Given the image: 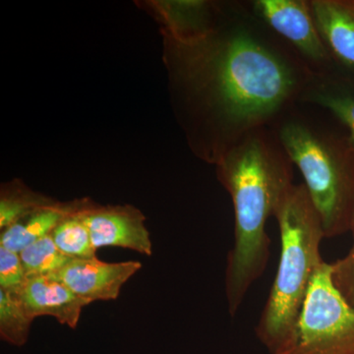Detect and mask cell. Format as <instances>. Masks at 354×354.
<instances>
[{
  "label": "cell",
  "instance_id": "1",
  "mask_svg": "<svg viewBox=\"0 0 354 354\" xmlns=\"http://www.w3.org/2000/svg\"><path fill=\"white\" fill-rule=\"evenodd\" d=\"M183 44V73L211 115L218 160L249 133L272 127L293 108L312 73L244 4L221 30Z\"/></svg>",
  "mask_w": 354,
  "mask_h": 354
},
{
  "label": "cell",
  "instance_id": "2",
  "mask_svg": "<svg viewBox=\"0 0 354 354\" xmlns=\"http://www.w3.org/2000/svg\"><path fill=\"white\" fill-rule=\"evenodd\" d=\"M234 208V241L227 256L225 295L235 316L267 267L268 218L293 185L292 162L272 127L249 133L216 162Z\"/></svg>",
  "mask_w": 354,
  "mask_h": 354
},
{
  "label": "cell",
  "instance_id": "3",
  "mask_svg": "<svg viewBox=\"0 0 354 354\" xmlns=\"http://www.w3.org/2000/svg\"><path fill=\"white\" fill-rule=\"evenodd\" d=\"M295 104L274 125L304 178L325 239L351 232L354 216V147L346 129L298 113Z\"/></svg>",
  "mask_w": 354,
  "mask_h": 354
},
{
  "label": "cell",
  "instance_id": "4",
  "mask_svg": "<svg viewBox=\"0 0 354 354\" xmlns=\"http://www.w3.org/2000/svg\"><path fill=\"white\" fill-rule=\"evenodd\" d=\"M274 218L281 234V256L276 278L256 335L274 353L297 322L312 277L324 260L322 223L304 184H293L279 205Z\"/></svg>",
  "mask_w": 354,
  "mask_h": 354
},
{
  "label": "cell",
  "instance_id": "5",
  "mask_svg": "<svg viewBox=\"0 0 354 354\" xmlns=\"http://www.w3.org/2000/svg\"><path fill=\"white\" fill-rule=\"evenodd\" d=\"M333 264L319 266L292 330L272 354H354V307L337 288Z\"/></svg>",
  "mask_w": 354,
  "mask_h": 354
},
{
  "label": "cell",
  "instance_id": "6",
  "mask_svg": "<svg viewBox=\"0 0 354 354\" xmlns=\"http://www.w3.org/2000/svg\"><path fill=\"white\" fill-rule=\"evenodd\" d=\"M249 6L258 18L295 50L312 71L334 66V60L317 29L310 1L255 0Z\"/></svg>",
  "mask_w": 354,
  "mask_h": 354
},
{
  "label": "cell",
  "instance_id": "7",
  "mask_svg": "<svg viewBox=\"0 0 354 354\" xmlns=\"http://www.w3.org/2000/svg\"><path fill=\"white\" fill-rule=\"evenodd\" d=\"M141 268L138 261L109 263L94 257L71 260L48 277L59 279L76 295L93 304L118 299L122 286Z\"/></svg>",
  "mask_w": 354,
  "mask_h": 354
},
{
  "label": "cell",
  "instance_id": "8",
  "mask_svg": "<svg viewBox=\"0 0 354 354\" xmlns=\"http://www.w3.org/2000/svg\"><path fill=\"white\" fill-rule=\"evenodd\" d=\"M81 215L95 248L121 247L152 256L153 243L145 216L131 206L83 207Z\"/></svg>",
  "mask_w": 354,
  "mask_h": 354
},
{
  "label": "cell",
  "instance_id": "9",
  "mask_svg": "<svg viewBox=\"0 0 354 354\" xmlns=\"http://www.w3.org/2000/svg\"><path fill=\"white\" fill-rule=\"evenodd\" d=\"M297 104L329 111L348 132L354 147V72L337 65L312 71Z\"/></svg>",
  "mask_w": 354,
  "mask_h": 354
},
{
  "label": "cell",
  "instance_id": "10",
  "mask_svg": "<svg viewBox=\"0 0 354 354\" xmlns=\"http://www.w3.org/2000/svg\"><path fill=\"white\" fill-rule=\"evenodd\" d=\"M16 295L34 320L37 317L51 316L72 330L78 326L84 307L91 304L59 279L48 276L28 278L24 288Z\"/></svg>",
  "mask_w": 354,
  "mask_h": 354
},
{
  "label": "cell",
  "instance_id": "11",
  "mask_svg": "<svg viewBox=\"0 0 354 354\" xmlns=\"http://www.w3.org/2000/svg\"><path fill=\"white\" fill-rule=\"evenodd\" d=\"M310 7L335 64L354 72V0H312Z\"/></svg>",
  "mask_w": 354,
  "mask_h": 354
},
{
  "label": "cell",
  "instance_id": "12",
  "mask_svg": "<svg viewBox=\"0 0 354 354\" xmlns=\"http://www.w3.org/2000/svg\"><path fill=\"white\" fill-rule=\"evenodd\" d=\"M80 208L76 206H62L55 203L37 209L34 213L1 230L0 246L13 252L20 253L26 247L50 235L60 221Z\"/></svg>",
  "mask_w": 354,
  "mask_h": 354
},
{
  "label": "cell",
  "instance_id": "13",
  "mask_svg": "<svg viewBox=\"0 0 354 354\" xmlns=\"http://www.w3.org/2000/svg\"><path fill=\"white\" fill-rule=\"evenodd\" d=\"M82 209L65 216L50 234L60 252L72 260L97 257V249L81 215Z\"/></svg>",
  "mask_w": 354,
  "mask_h": 354
},
{
  "label": "cell",
  "instance_id": "14",
  "mask_svg": "<svg viewBox=\"0 0 354 354\" xmlns=\"http://www.w3.org/2000/svg\"><path fill=\"white\" fill-rule=\"evenodd\" d=\"M34 319L29 316L19 298L0 290V337L13 346H24L29 341Z\"/></svg>",
  "mask_w": 354,
  "mask_h": 354
},
{
  "label": "cell",
  "instance_id": "15",
  "mask_svg": "<svg viewBox=\"0 0 354 354\" xmlns=\"http://www.w3.org/2000/svg\"><path fill=\"white\" fill-rule=\"evenodd\" d=\"M19 254L28 278L53 276L72 260L60 252L50 235L26 247Z\"/></svg>",
  "mask_w": 354,
  "mask_h": 354
},
{
  "label": "cell",
  "instance_id": "16",
  "mask_svg": "<svg viewBox=\"0 0 354 354\" xmlns=\"http://www.w3.org/2000/svg\"><path fill=\"white\" fill-rule=\"evenodd\" d=\"M51 204L55 203L29 191H6L0 200V228L6 230L37 209Z\"/></svg>",
  "mask_w": 354,
  "mask_h": 354
},
{
  "label": "cell",
  "instance_id": "17",
  "mask_svg": "<svg viewBox=\"0 0 354 354\" xmlns=\"http://www.w3.org/2000/svg\"><path fill=\"white\" fill-rule=\"evenodd\" d=\"M27 279L20 254L0 246V290L18 295Z\"/></svg>",
  "mask_w": 354,
  "mask_h": 354
},
{
  "label": "cell",
  "instance_id": "18",
  "mask_svg": "<svg viewBox=\"0 0 354 354\" xmlns=\"http://www.w3.org/2000/svg\"><path fill=\"white\" fill-rule=\"evenodd\" d=\"M351 232L353 237V246L344 258L333 263V277L337 288L348 300V304L354 307V216Z\"/></svg>",
  "mask_w": 354,
  "mask_h": 354
}]
</instances>
